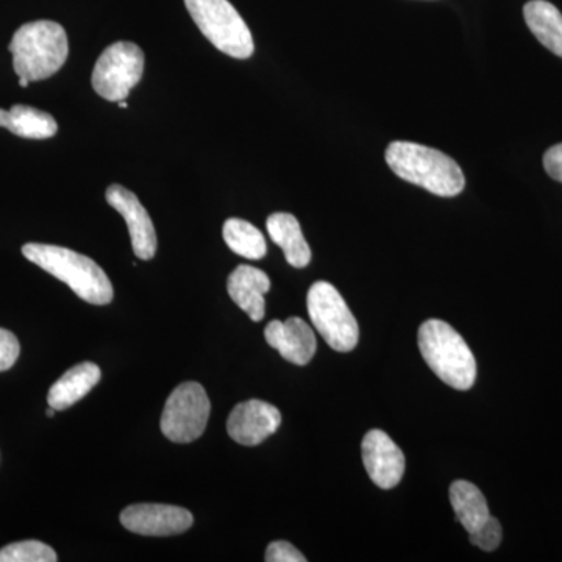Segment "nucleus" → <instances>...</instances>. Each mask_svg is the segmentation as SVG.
Returning a JSON list of instances; mask_svg holds the SVG:
<instances>
[{"instance_id":"obj_1","label":"nucleus","mask_w":562,"mask_h":562,"mask_svg":"<svg viewBox=\"0 0 562 562\" xmlns=\"http://www.w3.org/2000/svg\"><path fill=\"white\" fill-rule=\"evenodd\" d=\"M384 158L395 176L439 198H454L464 190L465 179L460 165L441 150L408 140H394L387 146Z\"/></svg>"},{"instance_id":"obj_2","label":"nucleus","mask_w":562,"mask_h":562,"mask_svg":"<svg viewBox=\"0 0 562 562\" xmlns=\"http://www.w3.org/2000/svg\"><path fill=\"white\" fill-rule=\"evenodd\" d=\"M22 254L33 265L68 284L81 301L92 305H109L113 301V284L109 276L91 258L66 247L35 243L25 244Z\"/></svg>"},{"instance_id":"obj_3","label":"nucleus","mask_w":562,"mask_h":562,"mask_svg":"<svg viewBox=\"0 0 562 562\" xmlns=\"http://www.w3.org/2000/svg\"><path fill=\"white\" fill-rule=\"evenodd\" d=\"M10 52L18 77L31 81L46 80L68 60V35L57 22H31L14 33Z\"/></svg>"},{"instance_id":"obj_4","label":"nucleus","mask_w":562,"mask_h":562,"mask_svg":"<svg viewBox=\"0 0 562 562\" xmlns=\"http://www.w3.org/2000/svg\"><path fill=\"white\" fill-rule=\"evenodd\" d=\"M422 358L432 372L453 390H471L476 379V361L460 333L447 322L430 319L419 328Z\"/></svg>"},{"instance_id":"obj_5","label":"nucleus","mask_w":562,"mask_h":562,"mask_svg":"<svg viewBox=\"0 0 562 562\" xmlns=\"http://www.w3.org/2000/svg\"><path fill=\"white\" fill-rule=\"evenodd\" d=\"M184 5L199 31L222 54L238 60L254 55L249 25L228 0H184Z\"/></svg>"},{"instance_id":"obj_6","label":"nucleus","mask_w":562,"mask_h":562,"mask_svg":"<svg viewBox=\"0 0 562 562\" xmlns=\"http://www.w3.org/2000/svg\"><path fill=\"white\" fill-rule=\"evenodd\" d=\"M308 314L314 328L333 350L347 353L357 347L360 327L339 291L328 281H316L308 291Z\"/></svg>"},{"instance_id":"obj_7","label":"nucleus","mask_w":562,"mask_h":562,"mask_svg":"<svg viewBox=\"0 0 562 562\" xmlns=\"http://www.w3.org/2000/svg\"><path fill=\"white\" fill-rule=\"evenodd\" d=\"M143 72V49L128 41H120L106 47L95 63L92 88L105 101H125L139 83Z\"/></svg>"},{"instance_id":"obj_8","label":"nucleus","mask_w":562,"mask_h":562,"mask_svg":"<svg viewBox=\"0 0 562 562\" xmlns=\"http://www.w3.org/2000/svg\"><path fill=\"white\" fill-rule=\"evenodd\" d=\"M211 403L202 384L181 383L162 409L160 427L169 441L190 443L201 438L209 424Z\"/></svg>"},{"instance_id":"obj_9","label":"nucleus","mask_w":562,"mask_h":562,"mask_svg":"<svg viewBox=\"0 0 562 562\" xmlns=\"http://www.w3.org/2000/svg\"><path fill=\"white\" fill-rule=\"evenodd\" d=\"M194 517L180 506L139 503L121 513V524L143 536H173L190 530Z\"/></svg>"},{"instance_id":"obj_10","label":"nucleus","mask_w":562,"mask_h":562,"mask_svg":"<svg viewBox=\"0 0 562 562\" xmlns=\"http://www.w3.org/2000/svg\"><path fill=\"white\" fill-rule=\"evenodd\" d=\"M106 202L124 217L131 233L132 247L139 260H151L157 254V233L149 213L139 199L121 184H111L106 190Z\"/></svg>"},{"instance_id":"obj_11","label":"nucleus","mask_w":562,"mask_h":562,"mask_svg":"<svg viewBox=\"0 0 562 562\" xmlns=\"http://www.w3.org/2000/svg\"><path fill=\"white\" fill-rule=\"evenodd\" d=\"M362 462L373 483L382 490H392L402 482L405 457L386 432L371 430L361 443Z\"/></svg>"},{"instance_id":"obj_12","label":"nucleus","mask_w":562,"mask_h":562,"mask_svg":"<svg viewBox=\"0 0 562 562\" xmlns=\"http://www.w3.org/2000/svg\"><path fill=\"white\" fill-rule=\"evenodd\" d=\"M281 414L271 403L247 401L233 408L227 420V431L233 441L255 447L279 430Z\"/></svg>"},{"instance_id":"obj_13","label":"nucleus","mask_w":562,"mask_h":562,"mask_svg":"<svg viewBox=\"0 0 562 562\" xmlns=\"http://www.w3.org/2000/svg\"><path fill=\"white\" fill-rule=\"evenodd\" d=\"M265 338L272 349L292 364L306 366L316 353V335L301 317L269 322Z\"/></svg>"},{"instance_id":"obj_14","label":"nucleus","mask_w":562,"mask_h":562,"mask_svg":"<svg viewBox=\"0 0 562 562\" xmlns=\"http://www.w3.org/2000/svg\"><path fill=\"white\" fill-rule=\"evenodd\" d=\"M227 290L232 301L251 321H262L266 314L265 294L271 290V279L268 273L251 266H238L228 277Z\"/></svg>"},{"instance_id":"obj_15","label":"nucleus","mask_w":562,"mask_h":562,"mask_svg":"<svg viewBox=\"0 0 562 562\" xmlns=\"http://www.w3.org/2000/svg\"><path fill=\"white\" fill-rule=\"evenodd\" d=\"M102 372L94 362H80L58 379L47 394V403L57 412L68 409L101 382Z\"/></svg>"},{"instance_id":"obj_16","label":"nucleus","mask_w":562,"mask_h":562,"mask_svg":"<svg viewBox=\"0 0 562 562\" xmlns=\"http://www.w3.org/2000/svg\"><path fill=\"white\" fill-rule=\"evenodd\" d=\"M269 236L283 250L292 268H306L312 261V249L303 236L301 224L290 213H273L266 222Z\"/></svg>"},{"instance_id":"obj_17","label":"nucleus","mask_w":562,"mask_h":562,"mask_svg":"<svg viewBox=\"0 0 562 562\" xmlns=\"http://www.w3.org/2000/svg\"><path fill=\"white\" fill-rule=\"evenodd\" d=\"M524 18L539 43L562 58L561 11L547 0H530L524 7Z\"/></svg>"},{"instance_id":"obj_18","label":"nucleus","mask_w":562,"mask_h":562,"mask_svg":"<svg viewBox=\"0 0 562 562\" xmlns=\"http://www.w3.org/2000/svg\"><path fill=\"white\" fill-rule=\"evenodd\" d=\"M0 127L27 139H47L58 132L57 121L49 113L27 105L0 109Z\"/></svg>"},{"instance_id":"obj_19","label":"nucleus","mask_w":562,"mask_h":562,"mask_svg":"<svg viewBox=\"0 0 562 562\" xmlns=\"http://www.w3.org/2000/svg\"><path fill=\"white\" fill-rule=\"evenodd\" d=\"M450 502L464 530L473 532L491 517L483 492L475 484L458 480L450 486Z\"/></svg>"},{"instance_id":"obj_20","label":"nucleus","mask_w":562,"mask_h":562,"mask_svg":"<svg viewBox=\"0 0 562 562\" xmlns=\"http://www.w3.org/2000/svg\"><path fill=\"white\" fill-rule=\"evenodd\" d=\"M222 236L231 250L239 257L247 258V260H261L266 257L268 244H266L265 236L250 222L232 217L225 222Z\"/></svg>"},{"instance_id":"obj_21","label":"nucleus","mask_w":562,"mask_h":562,"mask_svg":"<svg viewBox=\"0 0 562 562\" xmlns=\"http://www.w3.org/2000/svg\"><path fill=\"white\" fill-rule=\"evenodd\" d=\"M57 553L40 541L14 542L0 550V562H55Z\"/></svg>"},{"instance_id":"obj_22","label":"nucleus","mask_w":562,"mask_h":562,"mask_svg":"<svg viewBox=\"0 0 562 562\" xmlns=\"http://www.w3.org/2000/svg\"><path fill=\"white\" fill-rule=\"evenodd\" d=\"M469 539H471L473 546L479 547L484 552H494L502 542V525L495 517L491 516L479 530L469 532Z\"/></svg>"},{"instance_id":"obj_23","label":"nucleus","mask_w":562,"mask_h":562,"mask_svg":"<svg viewBox=\"0 0 562 562\" xmlns=\"http://www.w3.org/2000/svg\"><path fill=\"white\" fill-rule=\"evenodd\" d=\"M21 353L20 341L16 336L9 330L0 328V372L9 371Z\"/></svg>"},{"instance_id":"obj_24","label":"nucleus","mask_w":562,"mask_h":562,"mask_svg":"<svg viewBox=\"0 0 562 562\" xmlns=\"http://www.w3.org/2000/svg\"><path fill=\"white\" fill-rule=\"evenodd\" d=\"M265 560L268 562H305L306 558L295 547H292V543L277 541L266 550Z\"/></svg>"},{"instance_id":"obj_25","label":"nucleus","mask_w":562,"mask_h":562,"mask_svg":"<svg viewBox=\"0 0 562 562\" xmlns=\"http://www.w3.org/2000/svg\"><path fill=\"white\" fill-rule=\"evenodd\" d=\"M543 168L553 180L562 183V144L550 147L543 155Z\"/></svg>"},{"instance_id":"obj_26","label":"nucleus","mask_w":562,"mask_h":562,"mask_svg":"<svg viewBox=\"0 0 562 562\" xmlns=\"http://www.w3.org/2000/svg\"><path fill=\"white\" fill-rule=\"evenodd\" d=\"M31 80L24 79V77H20V85L22 88H27Z\"/></svg>"},{"instance_id":"obj_27","label":"nucleus","mask_w":562,"mask_h":562,"mask_svg":"<svg viewBox=\"0 0 562 562\" xmlns=\"http://www.w3.org/2000/svg\"><path fill=\"white\" fill-rule=\"evenodd\" d=\"M55 412H57V409H54V408H52V406H49V408H47V416L54 417Z\"/></svg>"},{"instance_id":"obj_28","label":"nucleus","mask_w":562,"mask_h":562,"mask_svg":"<svg viewBox=\"0 0 562 562\" xmlns=\"http://www.w3.org/2000/svg\"><path fill=\"white\" fill-rule=\"evenodd\" d=\"M117 105H120V109H128V103L125 101L117 102Z\"/></svg>"}]
</instances>
